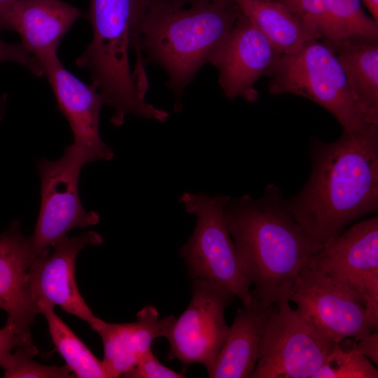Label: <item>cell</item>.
<instances>
[{
  "label": "cell",
  "mask_w": 378,
  "mask_h": 378,
  "mask_svg": "<svg viewBox=\"0 0 378 378\" xmlns=\"http://www.w3.org/2000/svg\"><path fill=\"white\" fill-rule=\"evenodd\" d=\"M0 62H12L27 66L29 70L33 65L30 53L21 43H9L0 39Z\"/></svg>",
  "instance_id": "83f0119b"
},
{
  "label": "cell",
  "mask_w": 378,
  "mask_h": 378,
  "mask_svg": "<svg viewBox=\"0 0 378 378\" xmlns=\"http://www.w3.org/2000/svg\"><path fill=\"white\" fill-rule=\"evenodd\" d=\"M22 0H0V31L9 30L8 18L13 8Z\"/></svg>",
  "instance_id": "f546056e"
},
{
  "label": "cell",
  "mask_w": 378,
  "mask_h": 378,
  "mask_svg": "<svg viewBox=\"0 0 378 378\" xmlns=\"http://www.w3.org/2000/svg\"><path fill=\"white\" fill-rule=\"evenodd\" d=\"M348 289L378 326V216L356 221L327 241L307 264Z\"/></svg>",
  "instance_id": "ba28073f"
},
{
  "label": "cell",
  "mask_w": 378,
  "mask_h": 378,
  "mask_svg": "<svg viewBox=\"0 0 378 378\" xmlns=\"http://www.w3.org/2000/svg\"><path fill=\"white\" fill-rule=\"evenodd\" d=\"M241 11L234 0H150L141 24V46L167 73L180 111L183 92L209 62Z\"/></svg>",
  "instance_id": "3957f363"
},
{
  "label": "cell",
  "mask_w": 378,
  "mask_h": 378,
  "mask_svg": "<svg viewBox=\"0 0 378 378\" xmlns=\"http://www.w3.org/2000/svg\"><path fill=\"white\" fill-rule=\"evenodd\" d=\"M87 156L72 144L57 160L36 162L41 179V205L33 234L29 236L34 259L76 227L99 221L96 211H87L79 197L78 180Z\"/></svg>",
  "instance_id": "52a82bcc"
},
{
  "label": "cell",
  "mask_w": 378,
  "mask_h": 378,
  "mask_svg": "<svg viewBox=\"0 0 378 378\" xmlns=\"http://www.w3.org/2000/svg\"><path fill=\"white\" fill-rule=\"evenodd\" d=\"M274 94H291L315 102L353 132L373 124L350 87L343 67L331 48L314 39L297 52L280 55L267 74Z\"/></svg>",
  "instance_id": "5b68a950"
},
{
  "label": "cell",
  "mask_w": 378,
  "mask_h": 378,
  "mask_svg": "<svg viewBox=\"0 0 378 378\" xmlns=\"http://www.w3.org/2000/svg\"><path fill=\"white\" fill-rule=\"evenodd\" d=\"M174 319L172 315L160 318L157 309L150 305L142 308L131 323H108L96 317L90 326L102 339V361L108 378L122 377L133 369L153 342L165 337Z\"/></svg>",
  "instance_id": "e0dca14e"
},
{
  "label": "cell",
  "mask_w": 378,
  "mask_h": 378,
  "mask_svg": "<svg viewBox=\"0 0 378 378\" xmlns=\"http://www.w3.org/2000/svg\"><path fill=\"white\" fill-rule=\"evenodd\" d=\"M234 1L241 13L265 36L281 55L297 52L309 41L317 39L280 1Z\"/></svg>",
  "instance_id": "ffe728a7"
},
{
  "label": "cell",
  "mask_w": 378,
  "mask_h": 378,
  "mask_svg": "<svg viewBox=\"0 0 378 378\" xmlns=\"http://www.w3.org/2000/svg\"><path fill=\"white\" fill-rule=\"evenodd\" d=\"M288 301L273 306L250 378H312L334 344L292 309Z\"/></svg>",
  "instance_id": "9c48e42d"
},
{
  "label": "cell",
  "mask_w": 378,
  "mask_h": 378,
  "mask_svg": "<svg viewBox=\"0 0 378 378\" xmlns=\"http://www.w3.org/2000/svg\"><path fill=\"white\" fill-rule=\"evenodd\" d=\"M34 260L29 237L13 221L0 234V308L7 314L6 323L27 332L40 314L29 279Z\"/></svg>",
  "instance_id": "2e32d148"
},
{
  "label": "cell",
  "mask_w": 378,
  "mask_h": 378,
  "mask_svg": "<svg viewBox=\"0 0 378 378\" xmlns=\"http://www.w3.org/2000/svg\"><path fill=\"white\" fill-rule=\"evenodd\" d=\"M285 198L269 184L260 198L230 197L225 208L240 267L253 286L252 300L265 308L288 300L301 270L322 246L300 227Z\"/></svg>",
  "instance_id": "7a4b0ae2"
},
{
  "label": "cell",
  "mask_w": 378,
  "mask_h": 378,
  "mask_svg": "<svg viewBox=\"0 0 378 378\" xmlns=\"http://www.w3.org/2000/svg\"><path fill=\"white\" fill-rule=\"evenodd\" d=\"M191 291L189 304L164 337L169 344L168 358L177 359L185 366L202 365L209 374L229 331L225 309L234 296L202 279H192Z\"/></svg>",
  "instance_id": "30bf717a"
},
{
  "label": "cell",
  "mask_w": 378,
  "mask_h": 378,
  "mask_svg": "<svg viewBox=\"0 0 378 378\" xmlns=\"http://www.w3.org/2000/svg\"><path fill=\"white\" fill-rule=\"evenodd\" d=\"M378 371L365 356L352 346L334 344L312 378H377Z\"/></svg>",
  "instance_id": "603a6c76"
},
{
  "label": "cell",
  "mask_w": 378,
  "mask_h": 378,
  "mask_svg": "<svg viewBox=\"0 0 378 378\" xmlns=\"http://www.w3.org/2000/svg\"><path fill=\"white\" fill-rule=\"evenodd\" d=\"M263 1H279V0H263Z\"/></svg>",
  "instance_id": "d6a6232c"
},
{
  "label": "cell",
  "mask_w": 378,
  "mask_h": 378,
  "mask_svg": "<svg viewBox=\"0 0 378 378\" xmlns=\"http://www.w3.org/2000/svg\"><path fill=\"white\" fill-rule=\"evenodd\" d=\"M150 0H130V41L135 56L134 63L141 65L144 62L141 46V24Z\"/></svg>",
  "instance_id": "4316f807"
},
{
  "label": "cell",
  "mask_w": 378,
  "mask_h": 378,
  "mask_svg": "<svg viewBox=\"0 0 378 378\" xmlns=\"http://www.w3.org/2000/svg\"><path fill=\"white\" fill-rule=\"evenodd\" d=\"M354 342L352 347L356 351L365 356L376 364L378 363L377 330H374L368 335Z\"/></svg>",
  "instance_id": "f1b7e54d"
},
{
  "label": "cell",
  "mask_w": 378,
  "mask_h": 378,
  "mask_svg": "<svg viewBox=\"0 0 378 378\" xmlns=\"http://www.w3.org/2000/svg\"><path fill=\"white\" fill-rule=\"evenodd\" d=\"M83 17L76 6L63 0H22L11 10L8 24L30 53V71L42 76L43 64L57 57L62 38L74 22Z\"/></svg>",
  "instance_id": "9a60e30c"
},
{
  "label": "cell",
  "mask_w": 378,
  "mask_h": 378,
  "mask_svg": "<svg viewBox=\"0 0 378 378\" xmlns=\"http://www.w3.org/2000/svg\"><path fill=\"white\" fill-rule=\"evenodd\" d=\"M40 314L47 321L55 349L78 378H108L99 360L72 330L55 312V305L38 300Z\"/></svg>",
  "instance_id": "44dd1931"
},
{
  "label": "cell",
  "mask_w": 378,
  "mask_h": 378,
  "mask_svg": "<svg viewBox=\"0 0 378 378\" xmlns=\"http://www.w3.org/2000/svg\"><path fill=\"white\" fill-rule=\"evenodd\" d=\"M6 100V94H2L0 97V120L4 116V106Z\"/></svg>",
  "instance_id": "1f68e13d"
},
{
  "label": "cell",
  "mask_w": 378,
  "mask_h": 378,
  "mask_svg": "<svg viewBox=\"0 0 378 378\" xmlns=\"http://www.w3.org/2000/svg\"><path fill=\"white\" fill-rule=\"evenodd\" d=\"M74 135L72 145L81 150L90 162L111 160L114 153L99 133L102 95L91 83L87 85L69 72L58 56L41 68Z\"/></svg>",
  "instance_id": "5bb4252c"
},
{
  "label": "cell",
  "mask_w": 378,
  "mask_h": 378,
  "mask_svg": "<svg viewBox=\"0 0 378 378\" xmlns=\"http://www.w3.org/2000/svg\"><path fill=\"white\" fill-rule=\"evenodd\" d=\"M122 377L128 378H183L186 377L185 370L176 372L162 365L148 349L141 358L136 365L124 374Z\"/></svg>",
  "instance_id": "d4e9b609"
},
{
  "label": "cell",
  "mask_w": 378,
  "mask_h": 378,
  "mask_svg": "<svg viewBox=\"0 0 378 378\" xmlns=\"http://www.w3.org/2000/svg\"><path fill=\"white\" fill-rule=\"evenodd\" d=\"M33 344L31 332H24L6 323L0 329V367L5 370L11 365L13 352L16 347Z\"/></svg>",
  "instance_id": "484cf974"
},
{
  "label": "cell",
  "mask_w": 378,
  "mask_h": 378,
  "mask_svg": "<svg viewBox=\"0 0 378 378\" xmlns=\"http://www.w3.org/2000/svg\"><path fill=\"white\" fill-rule=\"evenodd\" d=\"M367 8L371 18L378 23V0H360Z\"/></svg>",
  "instance_id": "4dcf8cb0"
},
{
  "label": "cell",
  "mask_w": 378,
  "mask_h": 378,
  "mask_svg": "<svg viewBox=\"0 0 378 378\" xmlns=\"http://www.w3.org/2000/svg\"><path fill=\"white\" fill-rule=\"evenodd\" d=\"M230 197L184 192L179 202L196 216L192 235L181 247L189 276L216 283L238 298L244 306L252 302L251 283L242 272L225 214Z\"/></svg>",
  "instance_id": "8992f818"
},
{
  "label": "cell",
  "mask_w": 378,
  "mask_h": 378,
  "mask_svg": "<svg viewBox=\"0 0 378 378\" xmlns=\"http://www.w3.org/2000/svg\"><path fill=\"white\" fill-rule=\"evenodd\" d=\"M299 313L334 344L354 341L375 329L365 307L348 289L307 265L301 270L288 297Z\"/></svg>",
  "instance_id": "8fae6325"
},
{
  "label": "cell",
  "mask_w": 378,
  "mask_h": 378,
  "mask_svg": "<svg viewBox=\"0 0 378 378\" xmlns=\"http://www.w3.org/2000/svg\"><path fill=\"white\" fill-rule=\"evenodd\" d=\"M338 57L356 97L371 123L378 124V38L321 40Z\"/></svg>",
  "instance_id": "d6986e66"
},
{
  "label": "cell",
  "mask_w": 378,
  "mask_h": 378,
  "mask_svg": "<svg viewBox=\"0 0 378 378\" xmlns=\"http://www.w3.org/2000/svg\"><path fill=\"white\" fill-rule=\"evenodd\" d=\"M273 307L265 308L252 300L238 309L211 372V378H248L260 356L266 320Z\"/></svg>",
  "instance_id": "ac0fdd59"
},
{
  "label": "cell",
  "mask_w": 378,
  "mask_h": 378,
  "mask_svg": "<svg viewBox=\"0 0 378 378\" xmlns=\"http://www.w3.org/2000/svg\"><path fill=\"white\" fill-rule=\"evenodd\" d=\"M312 170L286 206L317 244L378 211V124L343 131L331 143L314 139Z\"/></svg>",
  "instance_id": "6da1fadb"
},
{
  "label": "cell",
  "mask_w": 378,
  "mask_h": 378,
  "mask_svg": "<svg viewBox=\"0 0 378 378\" xmlns=\"http://www.w3.org/2000/svg\"><path fill=\"white\" fill-rule=\"evenodd\" d=\"M38 353L33 344L19 346L13 352L11 365L4 370L6 378H69L75 377L66 365H46L35 361L32 358Z\"/></svg>",
  "instance_id": "cb8c5ba5"
},
{
  "label": "cell",
  "mask_w": 378,
  "mask_h": 378,
  "mask_svg": "<svg viewBox=\"0 0 378 378\" xmlns=\"http://www.w3.org/2000/svg\"><path fill=\"white\" fill-rule=\"evenodd\" d=\"M332 38L352 36L378 38V23L363 10L360 0H329Z\"/></svg>",
  "instance_id": "7402d4cb"
},
{
  "label": "cell",
  "mask_w": 378,
  "mask_h": 378,
  "mask_svg": "<svg viewBox=\"0 0 378 378\" xmlns=\"http://www.w3.org/2000/svg\"><path fill=\"white\" fill-rule=\"evenodd\" d=\"M130 17V0H90L92 40L76 64L88 70L91 84L102 95L104 104L112 108L113 126H121L128 115L165 122L169 113L146 102L133 78L129 57Z\"/></svg>",
  "instance_id": "277c9868"
},
{
  "label": "cell",
  "mask_w": 378,
  "mask_h": 378,
  "mask_svg": "<svg viewBox=\"0 0 378 378\" xmlns=\"http://www.w3.org/2000/svg\"><path fill=\"white\" fill-rule=\"evenodd\" d=\"M281 54L265 36L241 13L226 40L209 62L218 71V83L229 99L241 97L253 102V88L267 75Z\"/></svg>",
  "instance_id": "4fadbf2b"
},
{
  "label": "cell",
  "mask_w": 378,
  "mask_h": 378,
  "mask_svg": "<svg viewBox=\"0 0 378 378\" xmlns=\"http://www.w3.org/2000/svg\"><path fill=\"white\" fill-rule=\"evenodd\" d=\"M102 242L99 233L89 230L75 237L65 235L38 255L29 269L31 290L37 302L43 300L58 305L90 325L96 316L77 287L75 265L83 248Z\"/></svg>",
  "instance_id": "7c38bea8"
}]
</instances>
